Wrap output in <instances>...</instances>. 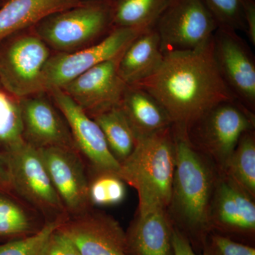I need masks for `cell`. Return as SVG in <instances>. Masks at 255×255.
Wrapping results in <instances>:
<instances>
[{
	"label": "cell",
	"mask_w": 255,
	"mask_h": 255,
	"mask_svg": "<svg viewBox=\"0 0 255 255\" xmlns=\"http://www.w3.org/2000/svg\"><path fill=\"white\" fill-rule=\"evenodd\" d=\"M165 110L178 131H187L208 111L237 100L224 82L213 50V38L205 46L164 55L158 69L135 84Z\"/></svg>",
	"instance_id": "1"
},
{
	"label": "cell",
	"mask_w": 255,
	"mask_h": 255,
	"mask_svg": "<svg viewBox=\"0 0 255 255\" xmlns=\"http://www.w3.org/2000/svg\"><path fill=\"white\" fill-rule=\"evenodd\" d=\"M175 167L167 213L191 245L202 246L211 232L210 209L221 171L196 150L184 132L174 130Z\"/></svg>",
	"instance_id": "2"
},
{
	"label": "cell",
	"mask_w": 255,
	"mask_h": 255,
	"mask_svg": "<svg viewBox=\"0 0 255 255\" xmlns=\"http://www.w3.org/2000/svg\"><path fill=\"white\" fill-rule=\"evenodd\" d=\"M175 167L173 129L167 128L140 137L128 157L120 163L119 177L138 196L137 212L167 210Z\"/></svg>",
	"instance_id": "3"
},
{
	"label": "cell",
	"mask_w": 255,
	"mask_h": 255,
	"mask_svg": "<svg viewBox=\"0 0 255 255\" xmlns=\"http://www.w3.org/2000/svg\"><path fill=\"white\" fill-rule=\"evenodd\" d=\"M1 152L6 163L12 194L46 221L68 217L38 149L23 141Z\"/></svg>",
	"instance_id": "4"
},
{
	"label": "cell",
	"mask_w": 255,
	"mask_h": 255,
	"mask_svg": "<svg viewBox=\"0 0 255 255\" xmlns=\"http://www.w3.org/2000/svg\"><path fill=\"white\" fill-rule=\"evenodd\" d=\"M255 130V113L238 100L215 106L186 132L191 145L223 171L243 134Z\"/></svg>",
	"instance_id": "5"
},
{
	"label": "cell",
	"mask_w": 255,
	"mask_h": 255,
	"mask_svg": "<svg viewBox=\"0 0 255 255\" xmlns=\"http://www.w3.org/2000/svg\"><path fill=\"white\" fill-rule=\"evenodd\" d=\"M35 33L60 53L100 41L114 28L113 5L83 2L58 11L37 23Z\"/></svg>",
	"instance_id": "6"
},
{
	"label": "cell",
	"mask_w": 255,
	"mask_h": 255,
	"mask_svg": "<svg viewBox=\"0 0 255 255\" xmlns=\"http://www.w3.org/2000/svg\"><path fill=\"white\" fill-rule=\"evenodd\" d=\"M50 58L46 43L35 34L0 42V83L18 99L44 92L43 70Z\"/></svg>",
	"instance_id": "7"
},
{
	"label": "cell",
	"mask_w": 255,
	"mask_h": 255,
	"mask_svg": "<svg viewBox=\"0 0 255 255\" xmlns=\"http://www.w3.org/2000/svg\"><path fill=\"white\" fill-rule=\"evenodd\" d=\"M153 28L164 55L205 46L218 24L204 0H172Z\"/></svg>",
	"instance_id": "8"
},
{
	"label": "cell",
	"mask_w": 255,
	"mask_h": 255,
	"mask_svg": "<svg viewBox=\"0 0 255 255\" xmlns=\"http://www.w3.org/2000/svg\"><path fill=\"white\" fill-rule=\"evenodd\" d=\"M143 31L114 27L105 38L81 50L50 56L43 70V90H60L96 65L119 56Z\"/></svg>",
	"instance_id": "9"
},
{
	"label": "cell",
	"mask_w": 255,
	"mask_h": 255,
	"mask_svg": "<svg viewBox=\"0 0 255 255\" xmlns=\"http://www.w3.org/2000/svg\"><path fill=\"white\" fill-rule=\"evenodd\" d=\"M215 61L236 100L255 113V58L238 32L218 28L213 36Z\"/></svg>",
	"instance_id": "10"
},
{
	"label": "cell",
	"mask_w": 255,
	"mask_h": 255,
	"mask_svg": "<svg viewBox=\"0 0 255 255\" xmlns=\"http://www.w3.org/2000/svg\"><path fill=\"white\" fill-rule=\"evenodd\" d=\"M55 191L68 216L92 208L88 199V170L76 149L48 147L39 149Z\"/></svg>",
	"instance_id": "11"
},
{
	"label": "cell",
	"mask_w": 255,
	"mask_h": 255,
	"mask_svg": "<svg viewBox=\"0 0 255 255\" xmlns=\"http://www.w3.org/2000/svg\"><path fill=\"white\" fill-rule=\"evenodd\" d=\"M211 232L231 238L253 239L255 235V198L221 171L210 209Z\"/></svg>",
	"instance_id": "12"
},
{
	"label": "cell",
	"mask_w": 255,
	"mask_h": 255,
	"mask_svg": "<svg viewBox=\"0 0 255 255\" xmlns=\"http://www.w3.org/2000/svg\"><path fill=\"white\" fill-rule=\"evenodd\" d=\"M81 255H128L126 233L113 216L92 207L60 226Z\"/></svg>",
	"instance_id": "13"
},
{
	"label": "cell",
	"mask_w": 255,
	"mask_h": 255,
	"mask_svg": "<svg viewBox=\"0 0 255 255\" xmlns=\"http://www.w3.org/2000/svg\"><path fill=\"white\" fill-rule=\"evenodd\" d=\"M50 92L57 108L68 123L75 147L87 168L118 174L120 163L111 152L98 124L63 90Z\"/></svg>",
	"instance_id": "14"
},
{
	"label": "cell",
	"mask_w": 255,
	"mask_h": 255,
	"mask_svg": "<svg viewBox=\"0 0 255 255\" xmlns=\"http://www.w3.org/2000/svg\"><path fill=\"white\" fill-rule=\"evenodd\" d=\"M122 55L96 65L60 90L91 118L119 106L127 87L118 73Z\"/></svg>",
	"instance_id": "15"
},
{
	"label": "cell",
	"mask_w": 255,
	"mask_h": 255,
	"mask_svg": "<svg viewBox=\"0 0 255 255\" xmlns=\"http://www.w3.org/2000/svg\"><path fill=\"white\" fill-rule=\"evenodd\" d=\"M20 102L26 143L38 150L55 146L76 149L63 114L43 92L20 99Z\"/></svg>",
	"instance_id": "16"
},
{
	"label": "cell",
	"mask_w": 255,
	"mask_h": 255,
	"mask_svg": "<svg viewBox=\"0 0 255 255\" xmlns=\"http://www.w3.org/2000/svg\"><path fill=\"white\" fill-rule=\"evenodd\" d=\"M173 228L165 209L137 212L125 231L128 255H174Z\"/></svg>",
	"instance_id": "17"
},
{
	"label": "cell",
	"mask_w": 255,
	"mask_h": 255,
	"mask_svg": "<svg viewBox=\"0 0 255 255\" xmlns=\"http://www.w3.org/2000/svg\"><path fill=\"white\" fill-rule=\"evenodd\" d=\"M82 3L81 0H4L0 6V42L33 27L50 14Z\"/></svg>",
	"instance_id": "18"
},
{
	"label": "cell",
	"mask_w": 255,
	"mask_h": 255,
	"mask_svg": "<svg viewBox=\"0 0 255 255\" xmlns=\"http://www.w3.org/2000/svg\"><path fill=\"white\" fill-rule=\"evenodd\" d=\"M163 58L158 33L153 27L146 29L122 53L119 76L127 85H135L155 73Z\"/></svg>",
	"instance_id": "19"
},
{
	"label": "cell",
	"mask_w": 255,
	"mask_h": 255,
	"mask_svg": "<svg viewBox=\"0 0 255 255\" xmlns=\"http://www.w3.org/2000/svg\"><path fill=\"white\" fill-rule=\"evenodd\" d=\"M119 107L137 139L172 127L162 106L148 92L135 85H127Z\"/></svg>",
	"instance_id": "20"
},
{
	"label": "cell",
	"mask_w": 255,
	"mask_h": 255,
	"mask_svg": "<svg viewBox=\"0 0 255 255\" xmlns=\"http://www.w3.org/2000/svg\"><path fill=\"white\" fill-rule=\"evenodd\" d=\"M46 222L14 194L0 189V243L34 234Z\"/></svg>",
	"instance_id": "21"
},
{
	"label": "cell",
	"mask_w": 255,
	"mask_h": 255,
	"mask_svg": "<svg viewBox=\"0 0 255 255\" xmlns=\"http://www.w3.org/2000/svg\"><path fill=\"white\" fill-rule=\"evenodd\" d=\"M92 119L102 129L112 155L122 163L132 153L138 140L123 111L117 106Z\"/></svg>",
	"instance_id": "22"
},
{
	"label": "cell",
	"mask_w": 255,
	"mask_h": 255,
	"mask_svg": "<svg viewBox=\"0 0 255 255\" xmlns=\"http://www.w3.org/2000/svg\"><path fill=\"white\" fill-rule=\"evenodd\" d=\"M172 0H119L113 4L114 27L145 30L155 26Z\"/></svg>",
	"instance_id": "23"
},
{
	"label": "cell",
	"mask_w": 255,
	"mask_h": 255,
	"mask_svg": "<svg viewBox=\"0 0 255 255\" xmlns=\"http://www.w3.org/2000/svg\"><path fill=\"white\" fill-rule=\"evenodd\" d=\"M222 172L255 198V130L243 134Z\"/></svg>",
	"instance_id": "24"
},
{
	"label": "cell",
	"mask_w": 255,
	"mask_h": 255,
	"mask_svg": "<svg viewBox=\"0 0 255 255\" xmlns=\"http://www.w3.org/2000/svg\"><path fill=\"white\" fill-rule=\"evenodd\" d=\"M88 170V199L92 207L115 206L127 196V184L117 172Z\"/></svg>",
	"instance_id": "25"
},
{
	"label": "cell",
	"mask_w": 255,
	"mask_h": 255,
	"mask_svg": "<svg viewBox=\"0 0 255 255\" xmlns=\"http://www.w3.org/2000/svg\"><path fill=\"white\" fill-rule=\"evenodd\" d=\"M23 141L20 99L0 83V151L9 150Z\"/></svg>",
	"instance_id": "26"
},
{
	"label": "cell",
	"mask_w": 255,
	"mask_h": 255,
	"mask_svg": "<svg viewBox=\"0 0 255 255\" xmlns=\"http://www.w3.org/2000/svg\"><path fill=\"white\" fill-rule=\"evenodd\" d=\"M66 219L46 221L43 227L34 234L0 243V255H38L50 234Z\"/></svg>",
	"instance_id": "27"
},
{
	"label": "cell",
	"mask_w": 255,
	"mask_h": 255,
	"mask_svg": "<svg viewBox=\"0 0 255 255\" xmlns=\"http://www.w3.org/2000/svg\"><path fill=\"white\" fill-rule=\"evenodd\" d=\"M214 16L218 28L246 33L243 16L244 0H204Z\"/></svg>",
	"instance_id": "28"
},
{
	"label": "cell",
	"mask_w": 255,
	"mask_h": 255,
	"mask_svg": "<svg viewBox=\"0 0 255 255\" xmlns=\"http://www.w3.org/2000/svg\"><path fill=\"white\" fill-rule=\"evenodd\" d=\"M201 255H255V249L232 238L211 232L203 243Z\"/></svg>",
	"instance_id": "29"
},
{
	"label": "cell",
	"mask_w": 255,
	"mask_h": 255,
	"mask_svg": "<svg viewBox=\"0 0 255 255\" xmlns=\"http://www.w3.org/2000/svg\"><path fill=\"white\" fill-rule=\"evenodd\" d=\"M38 255H81L72 240L60 229L50 234Z\"/></svg>",
	"instance_id": "30"
},
{
	"label": "cell",
	"mask_w": 255,
	"mask_h": 255,
	"mask_svg": "<svg viewBox=\"0 0 255 255\" xmlns=\"http://www.w3.org/2000/svg\"><path fill=\"white\" fill-rule=\"evenodd\" d=\"M172 248L174 255H199L194 251L189 238L174 227L172 233Z\"/></svg>",
	"instance_id": "31"
},
{
	"label": "cell",
	"mask_w": 255,
	"mask_h": 255,
	"mask_svg": "<svg viewBox=\"0 0 255 255\" xmlns=\"http://www.w3.org/2000/svg\"><path fill=\"white\" fill-rule=\"evenodd\" d=\"M243 16L246 24V33L252 45L255 46V0H244Z\"/></svg>",
	"instance_id": "32"
},
{
	"label": "cell",
	"mask_w": 255,
	"mask_h": 255,
	"mask_svg": "<svg viewBox=\"0 0 255 255\" xmlns=\"http://www.w3.org/2000/svg\"><path fill=\"white\" fill-rule=\"evenodd\" d=\"M0 189L11 192L9 174H8L4 157L1 152H0Z\"/></svg>",
	"instance_id": "33"
},
{
	"label": "cell",
	"mask_w": 255,
	"mask_h": 255,
	"mask_svg": "<svg viewBox=\"0 0 255 255\" xmlns=\"http://www.w3.org/2000/svg\"><path fill=\"white\" fill-rule=\"evenodd\" d=\"M81 1L82 2L103 3V4L113 5L119 0H81Z\"/></svg>",
	"instance_id": "34"
},
{
	"label": "cell",
	"mask_w": 255,
	"mask_h": 255,
	"mask_svg": "<svg viewBox=\"0 0 255 255\" xmlns=\"http://www.w3.org/2000/svg\"><path fill=\"white\" fill-rule=\"evenodd\" d=\"M3 2H4V0H0V6L3 4Z\"/></svg>",
	"instance_id": "35"
}]
</instances>
